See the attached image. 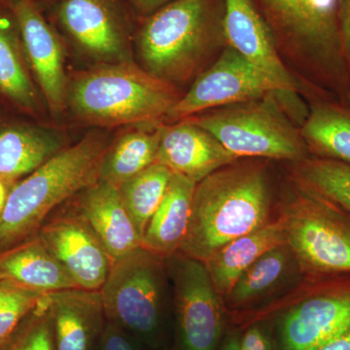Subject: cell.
<instances>
[{"instance_id": "1", "label": "cell", "mask_w": 350, "mask_h": 350, "mask_svg": "<svg viewBox=\"0 0 350 350\" xmlns=\"http://www.w3.org/2000/svg\"><path fill=\"white\" fill-rule=\"evenodd\" d=\"M271 191L262 163L236 162L196 185L180 253L204 262L226 244L271 222Z\"/></svg>"}, {"instance_id": "2", "label": "cell", "mask_w": 350, "mask_h": 350, "mask_svg": "<svg viewBox=\"0 0 350 350\" xmlns=\"http://www.w3.org/2000/svg\"><path fill=\"white\" fill-rule=\"evenodd\" d=\"M111 142L96 129L14 184L0 216V252L38 236L57 209L96 183Z\"/></svg>"}, {"instance_id": "3", "label": "cell", "mask_w": 350, "mask_h": 350, "mask_svg": "<svg viewBox=\"0 0 350 350\" xmlns=\"http://www.w3.org/2000/svg\"><path fill=\"white\" fill-rule=\"evenodd\" d=\"M180 98L174 85L135 63L98 64L69 79L66 109L101 130L155 125Z\"/></svg>"}, {"instance_id": "4", "label": "cell", "mask_w": 350, "mask_h": 350, "mask_svg": "<svg viewBox=\"0 0 350 350\" xmlns=\"http://www.w3.org/2000/svg\"><path fill=\"white\" fill-rule=\"evenodd\" d=\"M165 259L140 246L113 262L100 290L105 319L154 350L165 338Z\"/></svg>"}, {"instance_id": "5", "label": "cell", "mask_w": 350, "mask_h": 350, "mask_svg": "<svg viewBox=\"0 0 350 350\" xmlns=\"http://www.w3.org/2000/svg\"><path fill=\"white\" fill-rule=\"evenodd\" d=\"M211 41V1L174 0L146 17L135 36L142 68L174 85L194 75Z\"/></svg>"}, {"instance_id": "6", "label": "cell", "mask_w": 350, "mask_h": 350, "mask_svg": "<svg viewBox=\"0 0 350 350\" xmlns=\"http://www.w3.org/2000/svg\"><path fill=\"white\" fill-rule=\"evenodd\" d=\"M280 217L288 247L310 282L350 278V214L295 186Z\"/></svg>"}, {"instance_id": "7", "label": "cell", "mask_w": 350, "mask_h": 350, "mask_svg": "<svg viewBox=\"0 0 350 350\" xmlns=\"http://www.w3.org/2000/svg\"><path fill=\"white\" fill-rule=\"evenodd\" d=\"M186 118L211 133L230 153L297 163L310 157L300 130L269 96Z\"/></svg>"}, {"instance_id": "8", "label": "cell", "mask_w": 350, "mask_h": 350, "mask_svg": "<svg viewBox=\"0 0 350 350\" xmlns=\"http://www.w3.org/2000/svg\"><path fill=\"white\" fill-rule=\"evenodd\" d=\"M273 24L298 47L321 86L342 96L350 91L340 25V0H261Z\"/></svg>"}, {"instance_id": "9", "label": "cell", "mask_w": 350, "mask_h": 350, "mask_svg": "<svg viewBox=\"0 0 350 350\" xmlns=\"http://www.w3.org/2000/svg\"><path fill=\"white\" fill-rule=\"evenodd\" d=\"M165 262L174 292L172 350H217L225 335L224 301L206 265L180 252Z\"/></svg>"}, {"instance_id": "10", "label": "cell", "mask_w": 350, "mask_h": 350, "mask_svg": "<svg viewBox=\"0 0 350 350\" xmlns=\"http://www.w3.org/2000/svg\"><path fill=\"white\" fill-rule=\"evenodd\" d=\"M55 16L76 49L96 66L135 63L122 0H57Z\"/></svg>"}, {"instance_id": "11", "label": "cell", "mask_w": 350, "mask_h": 350, "mask_svg": "<svg viewBox=\"0 0 350 350\" xmlns=\"http://www.w3.org/2000/svg\"><path fill=\"white\" fill-rule=\"evenodd\" d=\"M350 329V278L310 282L278 320V350H315Z\"/></svg>"}, {"instance_id": "12", "label": "cell", "mask_w": 350, "mask_h": 350, "mask_svg": "<svg viewBox=\"0 0 350 350\" xmlns=\"http://www.w3.org/2000/svg\"><path fill=\"white\" fill-rule=\"evenodd\" d=\"M280 93L237 51L228 47L217 61L196 79L181 96L165 119L170 123L195 116L215 108L245 103Z\"/></svg>"}, {"instance_id": "13", "label": "cell", "mask_w": 350, "mask_h": 350, "mask_svg": "<svg viewBox=\"0 0 350 350\" xmlns=\"http://www.w3.org/2000/svg\"><path fill=\"white\" fill-rule=\"evenodd\" d=\"M19 27L21 40L32 77L53 117L66 110L69 78L64 48L38 0H6Z\"/></svg>"}, {"instance_id": "14", "label": "cell", "mask_w": 350, "mask_h": 350, "mask_svg": "<svg viewBox=\"0 0 350 350\" xmlns=\"http://www.w3.org/2000/svg\"><path fill=\"white\" fill-rule=\"evenodd\" d=\"M66 204L44 223L38 238L78 288L100 291L114 262L91 226Z\"/></svg>"}, {"instance_id": "15", "label": "cell", "mask_w": 350, "mask_h": 350, "mask_svg": "<svg viewBox=\"0 0 350 350\" xmlns=\"http://www.w3.org/2000/svg\"><path fill=\"white\" fill-rule=\"evenodd\" d=\"M223 27L229 47L245 57L280 93L296 92V82L282 63L271 29L253 0H225Z\"/></svg>"}, {"instance_id": "16", "label": "cell", "mask_w": 350, "mask_h": 350, "mask_svg": "<svg viewBox=\"0 0 350 350\" xmlns=\"http://www.w3.org/2000/svg\"><path fill=\"white\" fill-rule=\"evenodd\" d=\"M161 126L156 163L196 184L239 160L211 133L187 119Z\"/></svg>"}, {"instance_id": "17", "label": "cell", "mask_w": 350, "mask_h": 350, "mask_svg": "<svg viewBox=\"0 0 350 350\" xmlns=\"http://www.w3.org/2000/svg\"><path fill=\"white\" fill-rule=\"evenodd\" d=\"M69 202L91 226L113 262L142 246L118 188L112 184L98 181Z\"/></svg>"}, {"instance_id": "18", "label": "cell", "mask_w": 350, "mask_h": 350, "mask_svg": "<svg viewBox=\"0 0 350 350\" xmlns=\"http://www.w3.org/2000/svg\"><path fill=\"white\" fill-rule=\"evenodd\" d=\"M55 350H98L107 325L100 291L73 288L49 294Z\"/></svg>"}, {"instance_id": "19", "label": "cell", "mask_w": 350, "mask_h": 350, "mask_svg": "<svg viewBox=\"0 0 350 350\" xmlns=\"http://www.w3.org/2000/svg\"><path fill=\"white\" fill-rule=\"evenodd\" d=\"M63 131L24 121H0V176L16 184L68 146Z\"/></svg>"}, {"instance_id": "20", "label": "cell", "mask_w": 350, "mask_h": 350, "mask_svg": "<svg viewBox=\"0 0 350 350\" xmlns=\"http://www.w3.org/2000/svg\"><path fill=\"white\" fill-rule=\"evenodd\" d=\"M0 94L34 118L42 117L47 109L25 59L17 21L6 1L0 6Z\"/></svg>"}, {"instance_id": "21", "label": "cell", "mask_w": 350, "mask_h": 350, "mask_svg": "<svg viewBox=\"0 0 350 350\" xmlns=\"http://www.w3.org/2000/svg\"><path fill=\"white\" fill-rule=\"evenodd\" d=\"M42 294L78 288L38 236L0 252V280Z\"/></svg>"}, {"instance_id": "22", "label": "cell", "mask_w": 350, "mask_h": 350, "mask_svg": "<svg viewBox=\"0 0 350 350\" xmlns=\"http://www.w3.org/2000/svg\"><path fill=\"white\" fill-rule=\"evenodd\" d=\"M196 185L180 174H172L165 197L147 226L142 247L163 259L180 252L190 222Z\"/></svg>"}, {"instance_id": "23", "label": "cell", "mask_w": 350, "mask_h": 350, "mask_svg": "<svg viewBox=\"0 0 350 350\" xmlns=\"http://www.w3.org/2000/svg\"><path fill=\"white\" fill-rule=\"evenodd\" d=\"M283 244H286V236L280 217L226 244L204 262L216 291L224 298L253 262Z\"/></svg>"}, {"instance_id": "24", "label": "cell", "mask_w": 350, "mask_h": 350, "mask_svg": "<svg viewBox=\"0 0 350 350\" xmlns=\"http://www.w3.org/2000/svg\"><path fill=\"white\" fill-rule=\"evenodd\" d=\"M162 125L133 126L112 139L100 163L98 181L118 188L156 163Z\"/></svg>"}, {"instance_id": "25", "label": "cell", "mask_w": 350, "mask_h": 350, "mask_svg": "<svg viewBox=\"0 0 350 350\" xmlns=\"http://www.w3.org/2000/svg\"><path fill=\"white\" fill-rule=\"evenodd\" d=\"M308 153L350 165V107L321 100L315 103L300 130Z\"/></svg>"}, {"instance_id": "26", "label": "cell", "mask_w": 350, "mask_h": 350, "mask_svg": "<svg viewBox=\"0 0 350 350\" xmlns=\"http://www.w3.org/2000/svg\"><path fill=\"white\" fill-rule=\"evenodd\" d=\"M294 185L350 214V165L310 156L294 163Z\"/></svg>"}, {"instance_id": "27", "label": "cell", "mask_w": 350, "mask_h": 350, "mask_svg": "<svg viewBox=\"0 0 350 350\" xmlns=\"http://www.w3.org/2000/svg\"><path fill=\"white\" fill-rule=\"evenodd\" d=\"M172 174L165 165L154 163L118 187L124 206L142 239L165 197Z\"/></svg>"}, {"instance_id": "28", "label": "cell", "mask_w": 350, "mask_h": 350, "mask_svg": "<svg viewBox=\"0 0 350 350\" xmlns=\"http://www.w3.org/2000/svg\"><path fill=\"white\" fill-rule=\"evenodd\" d=\"M294 260L287 244L262 254L239 276L223 301L230 308H243L269 293L280 282L290 262Z\"/></svg>"}, {"instance_id": "29", "label": "cell", "mask_w": 350, "mask_h": 350, "mask_svg": "<svg viewBox=\"0 0 350 350\" xmlns=\"http://www.w3.org/2000/svg\"><path fill=\"white\" fill-rule=\"evenodd\" d=\"M0 350H55L49 294L44 295L17 328L0 342Z\"/></svg>"}, {"instance_id": "30", "label": "cell", "mask_w": 350, "mask_h": 350, "mask_svg": "<svg viewBox=\"0 0 350 350\" xmlns=\"http://www.w3.org/2000/svg\"><path fill=\"white\" fill-rule=\"evenodd\" d=\"M44 295L8 280H0V342L38 306Z\"/></svg>"}, {"instance_id": "31", "label": "cell", "mask_w": 350, "mask_h": 350, "mask_svg": "<svg viewBox=\"0 0 350 350\" xmlns=\"http://www.w3.org/2000/svg\"><path fill=\"white\" fill-rule=\"evenodd\" d=\"M98 350H154L107 321Z\"/></svg>"}, {"instance_id": "32", "label": "cell", "mask_w": 350, "mask_h": 350, "mask_svg": "<svg viewBox=\"0 0 350 350\" xmlns=\"http://www.w3.org/2000/svg\"><path fill=\"white\" fill-rule=\"evenodd\" d=\"M241 350H278L275 338L262 324H253L241 335Z\"/></svg>"}, {"instance_id": "33", "label": "cell", "mask_w": 350, "mask_h": 350, "mask_svg": "<svg viewBox=\"0 0 350 350\" xmlns=\"http://www.w3.org/2000/svg\"><path fill=\"white\" fill-rule=\"evenodd\" d=\"M338 25L345 61L350 70V0H340Z\"/></svg>"}, {"instance_id": "34", "label": "cell", "mask_w": 350, "mask_h": 350, "mask_svg": "<svg viewBox=\"0 0 350 350\" xmlns=\"http://www.w3.org/2000/svg\"><path fill=\"white\" fill-rule=\"evenodd\" d=\"M174 0H130L131 5L138 14L148 17L163 6L167 5Z\"/></svg>"}, {"instance_id": "35", "label": "cell", "mask_w": 350, "mask_h": 350, "mask_svg": "<svg viewBox=\"0 0 350 350\" xmlns=\"http://www.w3.org/2000/svg\"><path fill=\"white\" fill-rule=\"evenodd\" d=\"M315 350H350V329Z\"/></svg>"}, {"instance_id": "36", "label": "cell", "mask_w": 350, "mask_h": 350, "mask_svg": "<svg viewBox=\"0 0 350 350\" xmlns=\"http://www.w3.org/2000/svg\"><path fill=\"white\" fill-rule=\"evenodd\" d=\"M217 350H241V334L238 331H230L225 334Z\"/></svg>"}, {"instance_id": "37", "label": "cell", "mask_w": 350, "mask_h": 350, "mask_svg": "<svg viewBox=\"0 0 350 350\" xmlns=\"http://www.w3.org/2000/svg\"><path fill=\"white\" fill-rule=\"evenodd\" d=\"M14 184L6 181L5 179L0 176V216H1L2 213H3L7 198H8L9 192H10Z\"/></svg>"}, {"instance_id": "38", "label": "cell", "mask_w": 350, "mask_h": 350, "mask_svg": "<svg viewBox=\"0 0 350 350\" xmlns=\"http://www.w3.org/2000/svg\"><path fill=\"white\" fill-rule=\"evenodd\" d=\"M6 0H0V6L3 5L5 3Z\"/></svg>"}, {"instance_id": "39", "label": "cell", "mask_w": 350, "mask_h": 350, "mask_svg": "<svg viewBox=\"0 0 350 350\" xmlns=\"http://www.w3.org/2000/svg\"><path fill=\"white\" fill-rule=\"evenodd\" d=\"M347 100H349V105H350V92H349V96H347Z\"/></svg>"}]
</instances>
